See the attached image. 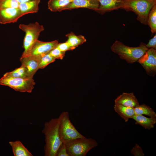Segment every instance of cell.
Segmentation results:
<instances>
[{
    "instance_id": "obj_1",
    "label": "cell",
    "mask_w": 156,
    "mask_h": 156,
    "mask_svg": "<svg viewBox=\"0 0 156 156\" xmlns=\"http://www.w3.org/2000/svg\"><path fill=\"white\" fill-rule=\"evenodd\" d=\"M60 118H52L44 123L42 132L45 136V156H56L57 150L62 143L59 133Z\"/></svg>"
},
{
    "instance_id": "obj_2",
    "label": "cell",
    "mask_w": 156,
    "mask_h": 156,
    "mask_svg": "<svg viewBox=\"0 0 156 156\" xmlns=\"http://www.w3.org/2000/svg\"><path fill=\"white\" fill-rule=\"evenodd\" d=\"M111 49L121 59L132 64L137 62L148 49L143 42H141L138 47H133L127 46L121 42L116 40L111 46Z\"/></svg>"
},
{
    "instance_id": "obj_3",
    "label": "cell",
    "mask_w": 156,
    "mask_h": 156,
    "mask_svg": "<svg viewBox=\"0 0 156 156\" xmlns=\"http://www.w3.org/2000/svg\"><path fill=\"white\" fill-rule=\"evenodd\" d=\"M156 4V0H123L121 9L134 12L137 15V20L147 25L149 13Z\"/></svg>"
},
{
    "instance_id": "obj_4",
    "label": "cell",
    "mask_w": 156,
    "mask_h": 156,
    "mask_svg": "<svg viewBox=\"0 0 156 156\" xmlns=\"http://www.w3.org/2000/svg\"><path fill=\"white\" fill-rule=\"evenodd\" d=\"M19 28L25 33L23 42L24 51L21 57L29 56L34 45L44 30V27L38 23L35 22L27 24H20Z\"/></svg>"
},
{
    "instance_id": "obj_5",
    "label": "cell",
    "mask_w": 156,
    "mask_h": 156,
    "mask_svg": "<svg viewBox=\"0 0 156 156\" xmlns=\"http://www.w3.org/2000/svg\"><path fill=\"white\" fill-rule=\"evenodd\" d=\"M64 143L69 156H85L89 151L98 145L95 140L85 137Z\"/></svg>"
},
{
    "instance_id": "obj_6",
    "label": "cell",
    "mask_w": 156,
    "mask_h": 156,
    "mask_svg": "<svg viewBox=\"0 0 156 156\" xmlns=\"http://www.w3.org/2000/svg\"><path fill=\"white\" fill-rule=\"evenodd\" d=\"M60 123L59 133L61 141L66 142L77 138H83L71 122L69 113L67 111L62 112L59 116Z\"/></svg>"
},
{
    "instance_id": "obj_7",
    "label": "cell",
    "mask_w": 156,
    "mask_h": 156,
    "mask_svg": "<svg viewBox=\"0 0 156 156\" xmlns=\"http://www.w3.org/2000/svg\"><path fill=\"white\" fill-rule=\"evenodd\" d=\"M0 84L9 87L17 91L31 93L35 83L33 78H14L3 76L0 79Z\"/></svg>"
},
{
    "instance_id": "obj_8",
    "label": "cell",
    "mask_w": 156,
    "mask_h": 156,
    "mask_svg": "<svg viewBox=\"0 0 156 156\" xmlns=\"http://www.w3.org/2000/svg\"><path fill=\"white\" fill-rule=\"evenodd\" d=\"M142 66L147 74L154 76L156 72V49L151 48L137 61Z\"/></svg>"
},
{
    "instance_id": "obj_9",
    "label": "cell",
    "mask_w": 156,
    "mask_h": 156,
    "mask_svg": "<svg viewBox=\"0 0 156 156\" xmlns=\"http://www.w3.org/2000/svg\"><path fill=\"white\" fill-rule=\"evenodd\" d=\"M57 40L44 42L37 40L34 45L30 55L40 58L56 47L58 43Z\"/></svg>"
},
{
    "instance_id": "obj_10",
    "label": "cell",
    "mask_w": 156,
    "mask_h": 156,
    "mask_svg": "<svg viewBox=\"0 0 156 156\" xmlns=\"http://www.w3.org/2000/svg\"><path fill=\"white\" fill-rule=\"evenodd\" d=\"M23 16L18 8L0 9V23L5 24L14 23Z\"/></svg>"
},
{
    "instance_id": "obj_11",
    "label": "cell",
    "mask_w": 156,
    "mask_h": 156,
    "mask_svg": "<svg viewBox=\"0 0 156 156\" xmlns=\"http://www.w3.org/2000/svg\"><path fill=\"white\" fill-rule=\"evenodd\" d=\"M40 59L31 55L21 57L20 61L21 63V66L26 69L30 77L33 78L34 75L39 69L38 64Z\"/></svg>"
},
{
    "instance_id": "obj_12",
    "label": "cell",
    "mask_w": 156,
    "mask_h": 156,
    "mask_svg": "<svg viewBox=\"0 0 156 156\" xmlns=\"http://www.w3.org/2000/svg\"><path fill=\"white\" fill-rule=\"evenodd\" d=\"M99 3L98 9L96 11L101 14L118 9H121L123 0H98Z\"/></svg>"
},
{
    "instance_id": "obj_13",
    "label": "cell",
    "mask_w": 156,
    "mask_h": 156,
    "mask_svg": "<svg viewBox=\"0 0 156 156\" xmlns=\"http://www.w3.org/2000/svg\"><path fill=\"white\" fill-rule=\"evenodd\" d=\"M98 0H72L64 10L78 8H86L96 11L99 7Z\"/></svg>"
},
{
    "instance_id": "obj_14",
    "label": "cell",
    "mask_w": 156,
    "mask_h": 156,
    "mask_svg": "<svg viewBox=\"0 0 156 156\" xmlns=\"http://www.w3.org/2000/svg\"><path fill=\"white\" fill-rule=\"evenodd\" d=\"M114 102L115 103L133 108L140 105L137 99L133 92H123L115 99Z\"/></svg>"
},
{
    "instance_id": "obj_15",
    "label": "cell",
    "mask_w": 156,
    "mask_h": 156,
    "mask_svg": "<svg viewBox=\"0 0 156 156\" xmlns=\"http://www.w3.org/2000/svg\"><path fill=\"white\" fill-rule=\"evenodd\" d=\"M115 111L125 121L127 122L130 118H132L135 115L134 108L115 103L114 106Z\"/></svg>"
},
{
    "instance_id": "obj_16",
    "label": "cell",
    "mask_w": 156,
    "mask_h": 156,
    "mask_svg": "<svg viewBox=\"0 0 156 156\" xmlns=\"http://www.w3.org/2000/svg\"><path fill=\"white\" fill-rule=\"evenodd\" d=\"M41 0H33L20 3L18 8L24 15L37 12Z\"/></svg>"
},
{
    "instance_id": "obj_17",
    "label": "cell",
    "mask_w": 156,
    "mask_h": 156,
    "mask_svg": "<svg viewBox=\"0 0 156 156\" xmlns=\"http://www.w3.org/2000/svg\"><path fill=\"white\" fill-rule=\"evenodd\" d=\"M132 118L135 121V124L149 130L153 128L156 123V118H148L142 115H135Z\"/></svg>"
},
{
    "instance_id": "obj_18",
    "label": "cell",
    "mask_w": 156,
    "mask_h": 156,
    "mask_svg": "<svg viewBox=\"0 0 156 156\" xmlns=\"http://www.w3.org/2000/svg\"><path fill=\"white\" fill-rule=\"evenodd\" d=\"M9 143L14 156H33L20 141H10Z\"/></svg>"
},
{
    "instance_id": "obj_19",
    "label": "cell",
    "mask_w": 156,
    "mask_h": 156,
    "mask_svg": "<svg viewBox=\"0 0 156 156\" xmlns=\"http://www.w3.org/2000/svg\"><path fill=\"white\" fill-rule=\"evenodd\" d=\"M72 0H49L48 8L53 12H60L64 10L65 8Z\"/></svg>"
},
{
    "instance_id": "obj_20",
    "label": "cell",
    "mask_w": 156,
    "mask_h": 156,
    "mask_svg": "<svg viewBox=\"0 0 156 156\" xmlns=\"http://www.w3.org/2000/svg\"><path fill=\"white\" fill-rule=\"evenodd\" d=\"M68 38L66 42L71 47L75 48L79 45L85 42L86 40L85 37L81 35L77 36L71 32L66 35Z\"/></svg>"
},
{
    "instance_id": "obj_21",
    "label": "cell",
    "mask_w": 156,
    "mask_h": 156,
    "mask_svg": "<svg viewBox=\"0 0 156 156\" xmlns=\"http://www.w3.org/2000/svg\"><path fill=\"white\" fill-rule=\"evenodd\" d=\"M134 108L135 115H145L150 117L156 118V113L154 110L145 104L139 105Z\"/></svg>"
},
{
    "instance_id": "obj_22",
    "label": "cell",
    "mask_w": 156,
    "mask_h": 156,
    "mask_svg": "<svg viewBox=\"0 0 156 156\" xmlns=\"http://www.w3.org/2000/svg\"><path fill=\"white\" fill-rule=\"evenodd\" d=\"M3 76L14 78H30L28 75L26 69L21 66L12 71L5 73Z\"/></svg>"
},
{
    "instance_id": "obj_23",
    "label": "cell",
    "mask_w": 156,
    "mask_h": 156,
    "mask_svg": "<svg viewBox=\"0 0 156 156\" xmlns=\"http://www.w3.org/2000/svg\"><path fill=\"white\" fill-rule=\"evenodd\" d=\"M147 25L150 27L152 34L156 32V4L150 11L148 17Z\"/></svg>"
},
{
    "instance_id": "obj_24",
    "label": "cell",
    "mask_w": 156,
    "mask_h": 156,
    "mask_svg": "<svg viewBox=\"0 0 156 156\" xmlns=\"http://www.w3.org/2000/svg\"><path fill=\"white\" fill-rule=\"evenodd\" d=\"M55 59L49 53L41 57L39 60L38 68L43 69L49 64L54 62Z\"/></svg>"
},
{
    "instance_id": "obj_25",
    "label": "cell",
    "mask_w": 156,
    "mask_h": 156,
    "mask_svg": "<svg viewBox=\"0 0 156 156\" xmlns=\"http://www.w3.org/2000/svg\"><path fill=\"white\" fill-rule=\"evenodd\" d=\"M19 4L17 0H0V9L18 8Z\"/></svg>"
},
{
    "instance_id": "obj_26",
    "label": "cell",
    "mask_w": 156,
    "mask_h": 156,
    "mask_svg": "<svg viewBox=\"0 0 156 156\" xmlns=\"http://www.w3.org/2000/svg\"><path fill=\"white\" fill-rule=\"evenodd\" d=\"M49 53L55 59L62 60L65 56V52L61 51L56 47L51 50Z\"/></svg>"
},
{
    "instance_id": "obj_27",
    "label": "cell",
    "mask_w": 156,
    "mask_h": 156,
    "mask_svg": "<svg viewBox=\"0 0 156 156\" xmlns=\"http://www.w3.org/2000/svg\"><path fill=\"white\" fill-rule=\"evenodd\" d=\"M131 153L134 156H144L145 155L142 148L137 144L133 147Z\"/></svg>"
},
{
    "instance_id": "obj_28",
    "label": "cell",
    "mask_w": 156,
    "mask_h": 156,
    "mask_svg": "<svg viewBox=\"0 0 156 156\" xmlns=\"http://www.w3.org/2000/svg\"><path fill=\"white\" fill-rule=\"evenodd\" d=\"M56 47L61 51L65 52L66 51L73 50L75 49L71 46L66 41L63 43H58Z\"/></svg>"
},
{
    "instance_id": "obj_29",
    "label": "cell",
    "mask_w": 156,
    "mask_h": 156,
    "mask_svg": "<svg viewBox=\"0 0 156 156\" xmlns=\"http://www.w3.org/2000/svg\"><path fill=\"white\" fill-rule=\"evenodd\" d=\"M56 156H69L67 153L65 144L62 142L57 152Z\"/></svg>"
},
{
    "instance_id": "obj_30",
    "label": "cell",
    "mask_w": 156,
    "mask_h": 156,
    "mask_svg": "<svg viewBox=\"0 0 156 156\" xmlns=\"http://www.w3.org/2000/svg\"><path fill=\"white\" fill-rule=\"evenodd\" d=\"M146 47L148 49L153 48L156 49V34L146 44Z\"/></svg>"
},
{
    "instance_id": "obj_31",
    "label": "cell",
    "mask_w": 156,
    "mask_h": 156,
    "mask_svg": "<svg viewBox=\"0 0 156 156\" xmlns=\"http://www.w3.org/2000/svg\"><path fill=\"white\" fill-rule=\"evenodd\" d=\"M20 4V3L28 2L33 0H17Z\"/></svg>"
}]
</instances>
